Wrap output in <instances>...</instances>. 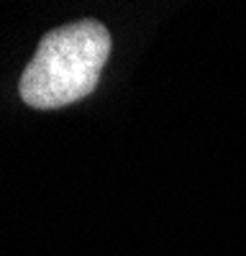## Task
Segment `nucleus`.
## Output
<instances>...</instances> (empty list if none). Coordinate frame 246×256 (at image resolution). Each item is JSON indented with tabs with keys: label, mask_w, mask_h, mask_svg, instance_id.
I'll return each instance as SVG.
<instances>
[{
	"label": "nucleus",
	"mask_w": 246,
	"mask_h": 256,
	"mask_svg": "<svg viewBox=\"0 0 246 256\" xmlns=\"http://www.w3.org/2000/svg\"><path fill=\"white\" fill-rule=\"evenodd\" d=\"M110 46L108 28L92 18L52 28L20 74V100L34 110H56L88 98L100 82Z\"/></svg>",
	"instance_id": "obj_1"
}]
</instances>
